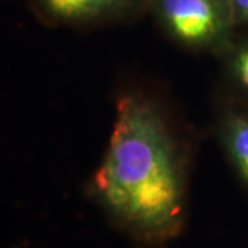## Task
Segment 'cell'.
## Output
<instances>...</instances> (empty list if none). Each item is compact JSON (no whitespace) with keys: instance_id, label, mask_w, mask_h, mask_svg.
I'll list each match as a JSON object with an SVG mask.
<instances>
[{"instance_id":"5","label":"cell","mask_w":248,"mask_h":248,"mask_svg":"<svg viewBox=\"0 0 248 248\" xmlns=\"http://www.w3.org/2000/svg\"><path fill=\"white\" fill-rule=\"evenodd\" d=\"M221 58L232 84L248 94V39L241 42L233 40Z\"/></svg>"},{"instance_id":"2","label":"cell","mask_w":248,"mask_h":248,"mask_svg":"<svg viewBox=\"0 0 248 248\" xmlns=\"http://www.w3.org/2000/svg\"><path fill=\"white\" fill-rule=\"evenodd\" d=\"M160 29L189 51L221 57L234 40L231 0H148Z\"/></svg>"},{"instance_id":"3","label":"cell","mask_w":248,"mask_h":248,"mask_svg":"<svg viewBox=\"0 0 248 248\" xmlns=\"http://www.w3.org/2000/svg\"><path fill=\"white\" fill-rule=\"evenodd\" d=\"M35 14L54 27H86L127 17L148 0H31Z\"/></svg>"},{"instance_id":"4","label":"cell","mask_w":248,"mask_h":248,"mask_svg":"<svg viewBox=\"0 0 248 248\" xmlns=\"http://www.w3.org/2000/svg\"><path fill=\"white\" fill-rule=\"evenodd\" d=\"M215 127L226 157L248 187V110L228 104L218 113Z\"/></svg>"},{"instance_id":"6","label":"cell","mask_w":248,"mask_h":248,"mask_svg":"<svg viewBox=\"0 0 248 248\" xmlns=\"http://www.w3.org/2000/svg\"><path fill=\"white\" fill-rule=\"evenodd\" d=\"M231 4L236 27L248 24V0H231Z\"/></svg>"},{"instance_id":"1","label":"cell","mask_w":248,"mask_h":248,"mask_svg":"<svg viewBox=\"0 0 248 248\" xmlns=\"http://www.w3.org/2000/svg\"><path fill=\"white\" fill-rule=\"evenodd\" d=\"M90 193L138 248H166L181 236L187 219V157L153 98L138 91L119 95Z\"/></svg>"}]
</instances>
